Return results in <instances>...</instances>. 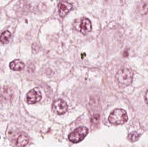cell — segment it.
<instances>
[{
  "instance_id": "1",
  "label": "cell",
  "mask_w": 148,
  "mask_h": 147,
  "mask_svg": "<svg viewBox=\"0 0 148 147\" xmlns=\"http://www.w3.org/2000/svg\"><path fill=\"white\" fill-rule=\"evenodd\" d=\"M134 72L132 70L123 68L118 71L116 75V79L118 83L123 86H127L132 83Z\"/></svg>"
},
{
  "instance_id": "2",
  "label": "cell",
  "mask_w": 148,
  "mask_h": 147,
  "mask_svg": "<svg viewBox=\"0 0 148 147\" xmlns=\"http://www.w3.org/2000/svg\"><path fill=\"white\" fill-rule=\"evenodd\" d=\"M128 117L126 110L122 109H115L110 114L108 121L113 125H121L126 123Z\"/></svg>"
},
{
  "instance_id": "3",
  "label": "cell",
  "mask_w": 148,
  "mask_h": 147,
  "mask_svg": "<svg viewBox=\"0 0 148 147\" xmlns=\"http://www.w3.org/2000/svg\"><path fill=\"white\" fill-rule=\"evenodd\" d=\"M88 132V129L86 127H79L69 135V139L73 143H78L85 138Z\"/></svg>"
},
{
  "instance_id": "4",
  "label": "cell",
  "mask_w": 148,
  "mask_h": 147,
  "mask_svg": "<svg viewBox=\"0 0 148 147\" xmlns=\"http://www.w3.org/2000/svg\"><path fill=\"white\" fill-rule=\"evenodd\" d=\"M52 109L53 112L57 114H64L67 111L68 105L64 100L57 99L53 103Z\"/></svg>"
},
{
  "instance_id": "5",
  "label": "cell",
  "mask_w": 148,
  "mask_h": 147,
  "mask_svg": "<svg viewBox=\"0 0 148 147\" xmlns=\"http://www.w3.org/2000/svg\"><path fill=\"white\" fill-rule=\"evenodd\" d=\"M42 98V94L38 88H35L27 94V100L29 104H34L40 102Z\"/></svg>"
},
{
  "instance_id": "6",
  "label": "cell",
  "mask_w": 148,
  "mask_h": 147,
  "mask_svg": "<svg viewBox=\"0 0 148 147\" xmlns=\"http://www.w3.org/2000/svg\"><path fill=\"white\" fill-rule=\"evenodd\" d=\"M58 8L60 16L65 17L73 8V5L68 1H62L59 3Z\"/></svg>"
},
{
  "instance_id": "7",
  "label": "cell",
  "mask_w": 148,
  "mask_h": 147,
  "mask_svg": "<svg viewBox=\"0 0 148 147\" xmlns=\"http://www.w3.org/2000/svg\"><path fill=\"white\" fill-rule=\"evenodd\" d=\"M80 27V32L84 35H86L92 30L91 22L88 18H82Z\"/></svg>"
},
{
  "instance_id": "8",
  "label": "cell",
  "mask_w": 148,
  "mask_h": 147,
  "mask_svg": "<svg viewBox=\"0 0 148 147\" xmlns=\"http://www.w3.org/2000/svg\"><path fill=\"white\" fill-rule=\"evenodd\" d=\"M29 141L28 135L24 133H21L16 140V146L17 147H24L27 146Z\"/></svg>"
},
{
  "instance_id": "9",
  "label": "cell",
  "mask_w": 148,
  "mask_h": 147,
  "mask_svg": "<svg viewBox=\"0 0 148 147\" xmlns=\"http://www.w3.org/2000/svg\"><path fill=\"white\" fill-rule=\"evenodd\" d=\"M25 67L24 63L20 60H15L10 64V67L14 71H21Z\"/></svg>"
},
{
  "instance_id": "10",
  "label": "cell",
  "mask_w": 148,
  "mask_h": 147,
  "mask_svg": "<svg viewBox=\"0 0 148 147\" xmlns=\"http://www.w3.org/2000/svg\"><path fill=\"white\" fill-rule=\"evenodd\" d=\"M12 96V92L10 88L3 87L0 90V98L7 100L10 99Z\"/></svg>"
},
{
  "instance_id": "11",
  "label": "cell",
  "mask_w": 148,
  "mask_h": 147,
  "mask_svg": "<svg viewBox=\"0 0 148 147\" xmlns=\"http://www.w3.org/2000/svg\"><path fill=\"white\" fill-rule=\"evenodd\" d=\"M11 37V33L9 31H5L3 32L0 37V41L2 44H7L9 41Z\"/></svg>"
},
{
  "instance_id": "12",
  "label": "cell",
  "mask_w": 148,
  "mask_h": 147,
  "mask_svg": "<svg viewBox=\"0 0 148 147\" xmlns=\"http://www.w3.org/2000/svg\"><path fill=\"white\" fill-rule=\"evenodd\" d=\"M139 11L141 14L146 15L148 12V3L143 2L139 7Z\"/></svg>"
},
{
  "instance_id": "13",
  "label": "cell",
  "mask_w": 148,
  "mask_h": 147,
  "mask_svg": "<svg viewBox=\"0 0 148 147\" xmlns=\"http://www.w3.org/2000/svg\"><path fill=\"white\" fill-rule=\"evenodd\" d=\"M140 135L136 132H133L130 133L128 135V139L132 142L136 141L139 139Z\"/></svg>"
},
{
  "instance_id": "14",
  "label": "cell",
  "mask_w": 148,
  "mask_h": 147,
  "mask_svg": "<svg viewBox=\"0 0 148 147\" xmlns=\"http://www.w3.org/2000/svg\"><path fill=\"white\" fill-rule=\"evenodd\" d=\"M100 119V115L99 114L94 115L91 119V122L93 123H98Z\"/></svg>"
},
{
  "instance_id": "15",
  "label": "cell",
  "mask_w": 148,
  "mask_h": 147,
  "mask_svg": "<svg viewBox=\"0 0 148 147\" xmlns=\"http://www.w3.org/2000/svg\"><path fill=\"white\" fill-rule=\"evenodd\" d=\"M145 99L146 102H147L148 104V91H147V92H146V94H145Z\"/></svg>"
}]
</instances>
